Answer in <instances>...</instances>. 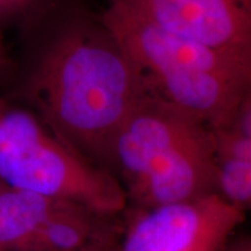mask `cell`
<instances>
[{
	"mask_svg": "<svg viewBox=\"0 0 251 251\" xmlns=\"http://www.w3.org/2000/svg\"><path fill=\"white\" fill-rule=\"evenodd\" d=\"M148 94L115 36L98 18H79L52 37L21 97L56 139L105 169L113 136Z\"/></svg>",
	"mask_w": 251,
	"mask_h": 251,
	"instance_id": "cell-1",
	"label": "cell"
},
{
	"mask_svg": "<svg viewBox=\"0 0 251 251\" xmlns=\"http://www.w3.org/2000/svg\"><path fill=\"white\" fill-rule=\"evenodd\" d=\"M105 169L127 207L147 209L218 193L213 133L205 122L148 94L113 136Z\"/></svg>",
	"mask_w": 251,
	"mask_h": 251,
	"instance_id": "cell-2",
	"label": "cell"
},
{
	"mask_svg": "<svg viewBox=\"0 0 251 251\" xmlns=\"http://www.w3.org/2000/svg\"><path fill=\"white\" fill-rule=\"evenodd\" d=\"M98 19L133 59L149 94L211 129L230 124L251 92V59L170 33L118 6L108 5Z\"/></svg>",
	"mask_w": 251,
	"mask_h": 251,
	"instance_id": "cell-3",
	"label": "cell"
},
{
	"mask_svg": "<svg viewBox=\"0 0 251 251\" xmlns=\"http://www.w3.org/2000/svg\"><path fill=\"white\" fill-rule=\"evenodd\" d=\"M0 180L105 215L127 208L124 188L111 172L64 146L30 108L8 98H0Z\"/></svg>",
	"mask_w": 251,
	"mask_h": 251,
	"instance_id": "cell-4",
	"label": "cell"
},
{
	"mask_svg": "<svg viewBox=\"0 0 251 251\" xmlns=\"http://www.w3.org/2000/svg\"><path fill=\"white\" fill-rule=\"evenodd\" d=\"M247 212L219 193L122 213L119 251H222Z\"/></svg>",
	"mask_w": 251,
	"mask_h": 251,
	"instance_id": "cell-5",
	"label": "cell"
},
{
	"mask_svg": "<svg viewBox=\"0 0 251 251\" xmlns=\"http://www.w3.org/2000/svg\"><path fill=\"white\" fill-rule=\"evenodd\" d=\"M108 5L185 39L251 59V0H108Z\"/></svg>",
	"mask_w": 251,
	"mask_h": 251,
	"instance_id": "cell-6",
	"label": "cell"
},
{
	"mask_svg": "<svg viewBox=\"0 0 251 251\" xmlns=\"http://www.w3.org/2000/svg\"><path fill=\"white\" fill-rule=\"evenodd\" d=\"M62 200L5 188L0 193V251H26L34 235Z\"/></svg>",
	"mask_w": 251,
	"mask_h": 251,
	"instance_id": "cell-7",
	"label": "cell"
},
{
	"mask_svg": "<svg viewBox=\"0 0 251 251\" xmlns=\"http://www.w3.org/2000/svg\"><path fill=\"white\" fill-rule=\"evenodd\" d=\"M218 165V193L229 203L248 211L251 206V161L224 159Z\"/></svg>",
	"mask_w": 251,
	"mask_h": 251,
	"instance_id": "cell-8",
	"label": "cell"
},
{
	"mask_svg": "<svg viewBox=\"0 0 251 251\" xmlns=\"http://www.w3.org/2000/svg\"><path fill=\"white\" fill-rule=\"evenodd\" d=\"M43 0H0V29L7 24L26 18Z\"/></svg>",
	"mask_w": 251,
	"mask_h": 251,
	"instance_id": "cell-9",
	"label": "cell"
},
{
	"mask_svg": "<svg viewBox=\"0 0 251 251\" xmlns=\"http://www.w3.org/2000/svg\"><path fill=\"white\" fill-rule=\"evenodd\" d=\"M122 230L113 233L107 236L100 238L96 242L84 247L78 251H119L120 249V237Z\"/></svg>",
	"mask_w": 251,
	"mask_h": 251,
	"instance_id": "cell-10",
	"label": "cell"
},
{
	"mask_svg": "<svg viewBox=\"0 0 251 251\" xmlns=\"http://www.w3.org/2000/svg\"><path fill=\"white\" fill-rule=\"evenodd\" d=\"M222 251H251L250 235H241L237 237H230Z\"/></svg>",
	"mask_w": 251,
	"mask_h": 251,
	"instance_id": "cell-11",
	"label": "cell"
},
{
	"mask_svg": "<svg viewBox=\"0 0 251 251\" xmlns=\"http://www.w3.org/2000/svg\"><path fill=\"white\" fill-rule=\"evenodd\" d=\"M9 65L7 50H6L4 39H2L1 29H0V77L5 74Z\"/></svg>",
	"mask_w": 251,
	"mask_h": 251,
	"instance_id": "cell-12",
	"label": "cell"
},
{
	"mask_svg": "<svg viewBox=\"0 0 251 251\" xmlns=\"http://www.w3.org/2000/svg\"><path fill=\"white\" fill-rule=\"evenodd\" d=\"M5 188H7V186H6V185H5L4 183H2L1 180H0V193H1L2 191L5 190Z\"/></svg>",
	"mask_w": 251,
	"mask_h": 251,
	"instance_id": "cell-13",
	"label": "cell"
}]
</instances>
